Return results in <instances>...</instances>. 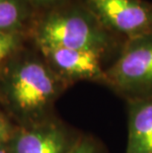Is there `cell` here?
<instances>
[{"mask_svg":"<svg viewBox=\"0 0 152 153\" xmlns=\"http://www.w3.org/2000/svg\"><path fill=\"white\" fill-rule=\"evenodd\" d=\"M7 141L0 143V153H10V150H9V146H8Z\"/></svg>","mask_w":152,"mask_h":153,"instance_id":"13","label":"cell"},{"mask_svg":"<svg viewBox=\"0 0 152 153\" xmlns=\"http://www.w3.org/2000/svg\"><path fill=\"white\" fill-rule=\"evenodd\" d=\"M28 38L37 50H84L94 51L103 58L117 47V37L103 27L85 5H59L36 16Z\"/></svg>","mask_w":152,"mask_h":153,"instance_id":"2","label":"cell"},{"mask_svg":"<svg viewBox=\"0 0 152 153\" xmlns=\"http://www.w3.org/2000/svg\"><path fill=\"white\" fill-rule=\"evenodd\" d=\"M68 88L40 51L24 48L0 68V109L16 126L35 125L56 116V103Z\"/></svg>","mask_w":152,"mask_h":153,"instance_id":"1","label":"cell"},{"mask_svg":"<svg viewBox=\"0 0 152 153\" xmlns=\"http://www.w3.org/2000/svg\"><path fill=\"white\" fill-rule=\"evenodd\" d=\"M105 86L127 102L152 99V32L125 40L105 69Z\"/></svg>","mask_w":152,"mask_h":153,"instance_id":"3","label":"cell"},{"mask_svg":"<svg viewBox=\"0 0 152 153\" xmlns=\"http://www.w3.org/2000/svg\"><path fill=\"white\" fill-rule=\"evenodd\" d=\"M27 35L0 32V68L16 53L25 48Z\"/></svg>","mask_w":152,"mask_h":153,"instance_id":"9","label":"cell"},{"mask_svg":"<svg viewBox=\"0 0 152 153\" xmlns=\"http://www.w3.org/2000/svg\"><path fill=\"white\" fill-rule=\"evenodd\" d=\"M33 8H47L53 9L60 5L63 0H27Z\"/></svg>","mask_w":152,"mask_h":153,"instance_id":"12","label":"cell"},{"mask_svg":"<svg viewBox=\"0 0 152 153\" xmlns=\"http://www.w3.org/2000/svg\"><path fill=\"white\" fill-rule=\"evenodd\" d=\"M125 153H152V99L128 101Z\"/></svg>","mask_w":152,"mask_h":153,"instance_id":"7","label":"cell"},{"mask_svg":"<svg viewBox=\"0 0 152 153\" xmlns=\"http://www.w3.org/2000/svg\"><path fill=\"white\" fill-rule=\"evenodd\" d=\"M70 153H107V151L98 138L91 134L82 133Z\"/></svg>","mask_w":152,"mask_h":153,"instance_id":"10","label":"cell"},{"mask_svg":"<svg viewBox=\"0 0 152 153\" xmlns=\"http://www.w3.org/2000/svg\"><path fill=\"white\" fill-rule=\"evenodd\" d=\"M82 133L59 116L28 126H16L8 139L10 153H70Z\"/></svg>","mask_w":152,"mask_h":153,"instance_id":"4","label":"cell"},{"mask_svg":"<svg viewBox=\"0 0 152 153\" xmlns=\"http://www.w3.org/2000/svg\"><path fill=\"white\" fill-rule=\"evenodd\" d=\"M85 6L116 37L152 32V5L143 0H86Z\"/></svg>","mask_w":152,"mask_h":153,"instance_id":"5","label":"cell"},{"mask_svg":"<svg viewBox=\"0 0 152 153\" xmlns=\"http://www.w3.org/2000/svg\"><path fill=\"white\" fill-rule=\"evenodd\" d=\"M27 0H0V32L27 35L36 16Z\"/></svg>","mask_w":152,"mask_h":153,"instance_id":"8","label":"cell"},{"mask_svg":"<svg viewBox=\"0 0 152 153\" xmlns=\"http://www.w3.org/2000/svg\"><path fill=\"white\" fill-rule=\"evenodd\" d=\"M47 65L67 86L80 81L105 85V69L101 55L90 51L48 48L38 50Z\"/></svg>","mask_w":152,"mask_h":153,"instance_id":"6","label":"cell"},{"mask_svg":"<svg viewBox=\"0 0 152 153\" xmlns=\"http://www.w3.org/2000/svg\"><path fill=\"white\" fill-rule=\"evenodd\" d=\"M16 126L0 109V143L7 141L14 131Z\"/></svg>","mask_w":152,"mask_h":153,"instance_id":"11","label":"cell"}]
</instances>
